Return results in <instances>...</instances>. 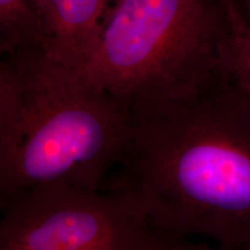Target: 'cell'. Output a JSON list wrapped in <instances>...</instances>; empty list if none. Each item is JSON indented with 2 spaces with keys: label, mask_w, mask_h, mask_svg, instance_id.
<instances>
[{
  "label": "cell",
  "mask_w": 250,
  "mask_h": 250,
  "mask_svg": "<svg viewBox=\"0 0 250 250\" xmlns=\"http://www.w3.org/2000/svg\"><path fill=\"white\" fill-rule=\"evenodd\" d=\"M232 13V30L221 46L220 65L250 93V23L243 22L235 12Z\"/></svg>",
  "instance_id": "cell-7"
},
{
  "label": "cell",
  "mask_w": 250,
  "mask_h": 250,
  "mask_svg": "<svg viewBox=\"0 0 250 250\" xmlns=\"http://www.w3.org/2000/svg\"><path fill=\"white\" fill-rule=\"evenodd\" d=\"M226 1H229V0H226Z\"/></svg>",
  "instance_id": "cell-9"
},
{
  "label": "cell",
  "mask_w": 250,
  "mask_h": 250,
  "mask_svg": "<svg viewBox=\"0 0 250 250\" xmlns=\"http://www.w3.org/2000/svg\"><path fill=\"white\" fill-rule=\"evenodd\" d=\"M43 19L34 0H0V51L45 48Z\"/></svg>",
  "instance_id": "cell-6"
},
{
  "label": "cell",
  "mask_w": 250,
  "mask_h": 250,
  "mask_svg": "<svg viewBox=\"0 0 250 250\" xmlns=\"http://www.w3.org/2000/svg\"><path fill=\"white\" fill-rule=\"evenodd\" d=\"M46 31V51L83 72L92 61L110 0H34Z\"/></svg>",
  "instance_id": "cell-5"
},
{
  "label": "cell",
  "mask_w": 250,
  "mask_h": 250,
  "mask_svg": "<svg viewBox=\"0 0 250 250\" xmlns=\"http://www.w3.org/2000/svg\"><path fill=\"white\" fill-rule=\"evenodd\" d=\"M235 12L245 23H250V0H230Z\"/></svg>",
  "instance_id": "cell-8"
},
{
  "label": "cell",
  "mask_w": 250,
  "mask_h": 250,
  "mask_svg": "<svg viewBox=\"0 0 250 250\" xmlns=\"http://www.w3.org/2000/svg\"><path fill=\"white\" fill-rule=\"evenodd\" d=\"M232 26L226 0H110L83 73L136 117L195 92Z\"/></svg>",
  "instance_id": "cell-3"
},
{
  "label": "cell",
  "mask_w": 250,
  "mask_h": 250,
  "mask_svg": "<svg viewBox=\"0 0 250 250\" xmlns=\"http://www.w3.org/2000/svg\"><path fill=\"white\" fill-rule=\"evenodd\" d=\"M0 250H189L156 227L134 193L46 183L1 202Z\"/></svg>",
  "instance_id": "cell-4"
},
{
  "label": "cell",
  "mask_w": 250,
  "mask_h": 250,
  "mask_svg": "<svg viewBox=\"0 0 250 250\" xmlns=\"http://www.w3.org/2000/svg\"><path fill=\"white\" fill-rule=\"evenodd\" d=\"M110 188L170 235L250 250V93L219 64L186 98L133 117Z\"/></svg>",
  "instance_id": "cell-1"
},
{
  "label": "cell",
  "mask_w": 250,
  "mask_h": 250,
  "mask_svg": "<svg viewBox=\"0 0 250 250\" xmlns=\"http://www.w3.org/2000/svg\"><path fill=\"white\" fill-rule=\"evenodd\" d=\"M133 116L45 48L0 62L1 202L46 183L104 189L123 158Z\"/></svg>",
  "instance_id": "cell-2"
}]
</instances>
